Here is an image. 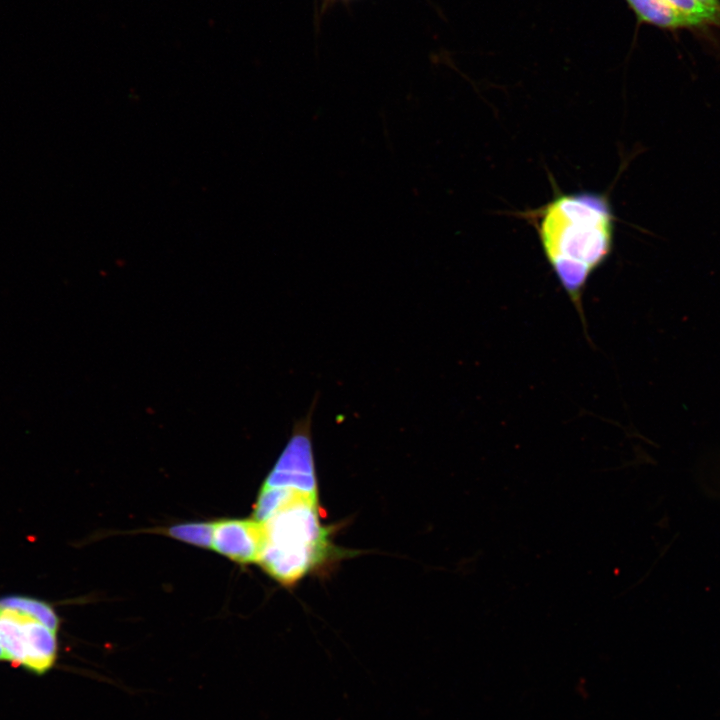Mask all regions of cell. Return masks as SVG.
Masks as SVG:
<instances>
[{"label": "cell", "instance_id": "11", "mask_svg": "<svg viewBox=\"0 0 720 720\" xmlns=\"http://www.w3.org/2000/svg\"><path fill=\"white\" fill-rule=\"evenodd\" d=\"M708 9L720 14V0H697Z\"/></svg>", "mask_w": 720, "mask_h": 720}, {"label": "cell", "instance_id": "2", "mask_svg": "<svg viewBox=\"0 0 720 720\" xmlns=\"http://www.w3.org/2000/svg\"><path fill=\"white\" fill-rule=\"evenodd\" d=\"M263 523V569L283 585H292L330 554L329 529L320 519L318 496L303 495Z\"/></svg>", "mask_w": 720, "mask_h": 720}, {"label": "cell", "instance_id": "5", "mask_svg": "<svg viewBox=\"0 0 720 720\" xmlns=\"http://www.w3.org/2000/svg\"><path fill=\"white\" fill-rule=\"evenodd\" d=\"M264 541L263 523L255 519H223L214 522L212 547L235 562L247 564L259 561Z\"/></svg>", "mask_w": 720, "mask_h": 720}, {"label": "cell", "instance_id": "10", "mask_svg": "<svg viewBox=\"0 0 720 720\" xmlns=\"http://www.w3.org/2000/svg\"><path fill=\"white\" fill-rule=\"evenodd\" d=\"M682 13L700 21L704 25H720V14L708 9L697 0H664Z\"/></svg>", "mask_w": 720, "mask_h": 720}, {"label": "cell", "instance_id": "4", "mask_svg": "<svg viewBox=\"0 0 720 720\" xmlns=\"http://www.w3.org/2000/svg\"><path fill=\"white\" fill-rule=\"evenodd\" d=\"M316 403L317 395L307 413L295 420L290 437L263 486L288 488L318 496L311 430Z\"/></svg>", "mask_w": 720, "mask_h": 720}, {"label": "cell", "instance_id": "8", "mask_svg": "<svg viewBox=\"0 0 720 720\" xmlns=\"http://www.w3.org/2000/svg\"><path fill=\"white\" fill-rule=\"evenodd\" d=\"M0 607L18 610L57 632L59 619L53 608L46 602L26 596L11 595L0 598Z\"/></svg>", "mask_w": 720, "mask_h": 720}, {"label": "cell", "instance_id": "7", "mask_svg": "<svg viewBox=\"0 0 720 720\" xmlns=\"http://www.w3.org/2000/svg\"><path fill=\"white\" fill-rule=\"evenodd\" d=\"M303 495L310 494L288 488L262 486L255 504L253 516L255 520L265 522L278 511Z\"/></svg>", "mask_w": 720, "mask_h": 720}, {"label": "cell", "instance_id": "3", "mask_svg": "<svg viewBox=\"0 0 720 720\" xmlns=\"http://www.w3.org/2000/svg\"><path fill=\"white\" fill-rule=\"evenodd\" d=\"M0 645L5 659L35 673L46 672L56 659V632L18 610L0 607Z\"/></svg>", "mask_w": 720, "mask_h": 720}, {"label": "cell", "instance_id": "12", "mask_svg": "<svg viewBox=\"0 0 720 720\" xmlns=\"http://www.w3.org/2000/svg\"><path fill=\"white\" fill-rule=\"evenodd\" d=\"M3 659H5V654H4V651H3V649H2V647H1V645H0V660H3Z\"/></svg>", "mask_w": 720, "mask_h": 720}, {"label": "cell", "instance_id": "6", "mask_svg": "<svg viewBox=\"0 0 720 720\" xmlns=\"http://www.w3.org/2000/svg\"><path fill=\"white\" fill-rule=\"evenodd\" d=\"M642 23L664 29L697 28L700 21L682 13L664 0H626Z\"/></svg>", "mask_w": 720, "mask_h": 720}, {"label": "cell", "instance_id": "9", "mask_svg": "<svg viewBox=\"0 0 720 720\" xmlns=\"http://www.w3.org/2000/svg\"><path fill=\"white\" fill-rule=\"evenodd\" d=\"M214 522L182 523L167 529L170 537L199 547L209 548L213 543Z\"/></svg>", "mask_w": 720, "mask_h": 720}, {"label": "cell", "instance_id": "1", "mask_svg": "<svg viewBox=\"0 0 720 720\" xmlns=\"http://www.w3.org/2000/svg\"><path fill=\"white\" fill-rule=\"evenodd\" d=\"M544 256L585 325L583 295L614 245L615 217L605 194L557 193L528 212Z\"/></svg>", "mask_w": 720, "mask_h": 720}]
</instances>
